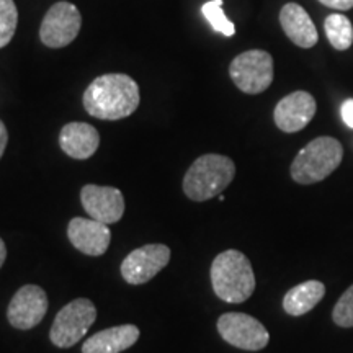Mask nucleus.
<instances>
[{"label": "nucleus", "instance_id": "nucleus-12", "mask_svg": "<svg viewBox=\"0 0 353 353\" xmlns=\"http://www.w3.org/2000/svg\"><path fill=\"white\" fill-rule=\"evenodd\" d=\"M314 97L304 90H296L286 95L276 103L273 120L278 130L283 132H298L311 123L316 114Z\"/></svg>", "mask_w": 353, "mask_h": 353}, {"label": "nucleus", "instance_id": "nucleus-11", "mask_svg": "<svg viewBox=\"0 0 353 353\" xmlns=\"http://www.w3.org/2000/svg\"><path fill=\"white\" fill-rule=\"evenodd\" d=\"M83 210L92 219L103 224L118 223L125 214V198L114 187H100V185H85L81 192Z\"/></svg>", "mask_w": 353, "mask_h": 353}, {"label": "nucleus", "instance_id": "nucleus-15", "mask_svg": "<svg viewBox=\"0 0 353 353\" xmlns=\"http://www.w3.org/2000/svg\"><path fill=\"white\" fill-rule=\"evenodd\" d=\"M280 25L286 37L303 50L316 46L319 41L316 25L312 23L309 13L299 3L290 2L281 8Z\"/></svg>", "mask_w": 353, "mask_h": 353}, {"label": "nucleus", "instance_id": "nucleus-25", "mask_svg": "<svg viewBox=\"0 0 353 353\" xmlns=\"http://www.w3.org/2000/svg\"><path fill=\"white\" fill-rule=\"evenodd\" d=\"M7 260V247H6V242L2 241V237H0V268H2V265L6 263Z\"/></svg>", "mask_w": 353, "mask_h": 353}, {"label": "nucleus", "instance_id": "nucleus-6", "mask_svg": "<svg viewBox=\"0 0 353 353\" xmlns=\"http://www.w3.org/2000/svg\"><path fill=\"white\" fill-rule=\"evenodd\" d=\"M229 76L244 94H262L273 82V57L262 50L242 52L229 65Z\"/></svg>", "mask_w": 353, "mask_h": 353}, {"label": "nucleus", "instance_id": "nucleus-4", "mask_svg": "<svg viewBox=\"0 0 353 353\" xmlns=\"http://www.w3.org/2000/svg\"><path fill=\"white\" fill-rule=\"evenodd\" d=\"M343 148L335 138L321 136L307 143L291 164V176L296 183L311 185L327 179L341 165Z\"/></svg>", "mask_w": 353, "mask_h": 353}, {"label": "nucleus", "instance_id": "nucleus-24", "mask_svg": "<svg viewBox=\"0 0 353 353\" xmlns=\"http://www.w3.org/2000/svg\"><path fill=\"white\" fill-rule=\"evenodd\" d=\"M7 143H8V131H7V126H6V123L0 120V159H2L3 152H6Z\"/></svg>", "mask_w": 353, "mask_h": 353}, {"label": "nucleus", "instance_id": "nucleus-18", "mask_svg": "<svg viewBox=\"0 0 353 353\" xmlns=\"http://www.w3.org/2000/svg\"><path fill=\"white\" fill-rule=\"evenodd\" d=\"M324 32L337 51H347L353 44V25L342 13H332L325 19Z\"/></svg>", "mask_w": 353, "mask_h": 353}, {"label": "nucleus", "instance_id": "nucleus-22", "mask_svg": "<svg viewBox=\"0 0 353 353\" xmlns=\"http://www.w3.org/2000/svg\"><path fill=\"white\" fill-rule=\"evenodd\" d=\"M319 2L324 3L325 7L334 8V10H341V12L350 10L353 7V0H319Z\"/></svg>", "mask_w": 353, "mask_h": 353}, {"label": "nucleus", "instance_id": "nucleus-7", "mask_svg": "<svg viewBox=\"0 0 353 353\" xmlns=\"http://www.w3.org/2000/svg\"><path fill=\"white\" fill-rule=\"evenodd\" d=\"M218 332L229 345L259 352L268 345L270 334L262 322L244 312H226L218 319Z\"/></svg>", "mask_w": 353, "mask_h": 353}, {"label": "nucleus", "instance_id": "nucleus-16", "mask_svg": "<svg viewBox=\"0 0 353 353\" xmlns=\"http://www.w3.org/2000/svg\"><path fill=\"white\" fill-rule=\"evenodd\" d=\"M139 327L132 324L114 325L88 337L82 353H121L139 341Z\"/></svg>", "mask_w": 353, "mask_h": 353}, {"label": "nucleus", "instance_id": "nucleus-8", "mask_svg": "<svg viewBox=\"0 0 353 353\" xmlns=\"http://www.w3.org/2000/svg\"><path fill=\"white\" fill-rule=\"evenodd\" d=\"M82 17L79 8L70 2H57L46 12L39 26V38L48 48L68 46L81 32Z\"/></svg>", "mask_w": 353, "mask_h": 353}, {"label": "nucleus", "instance_id": "nucleus-23", "mask_svg": "<svg viewBox=\"0 0 353 353\" xmlns=\"http://www.w3.org/2000/svg\"><path fill=\"white\" fill-rule=\"evenodd\" d=\"M341 113H342L343 123H345L348 128H353V100L343 101Z\"/></svg>", "mask_w": 353, "mask_h": 353}, {"label": "nucleus", "instance_id": "nucleus-2", "mask_svg": "<svg viewBox=\"0 0 353 353\" xmlns=\"http://www.w3.org/2000/svg\"><path fill=\"white\" fill-rule=\"evenodd\" d=\"M211 285L221 301L239 304L252 296L255 275L250 260L239 250H224L211 263Z\"/></svg>", "mask_w": 353, "mask_h": 353}, {"label": "nucleus", "instance_id": "nucleus-13", "mask_svg": "<svg viewBox=\"0 0 353 353\" xmlns=\"http://www.w3.org/2000/svg\"><path fill=\"white\" fill-rule=\"evenodd\" d=\"M68 237L79 252L100 257L108 250L112 232L107 224L88 218H72L68 226Z\"/></svg>", "mask_w": 353, "mask_h": 353}, {"label": "nucleus", "instance_id": "nucleus-21", "mask_svg": "<svg viewBox=\"0 0 353 353\" xmlns=\"http://www.w3.org/2000/svg\"><path fill=\"white\" fill-rule=\"evenodd\" d=\"M332 319L339 327H353V285L339 298L334 306Z\"/></svg>", "mask_w": 353, "mask_h": 353}, {"label": "nucleus", "instance_id": "nucleus-17", "mask_svg": "<svg viewBox=\"0 0 353 353\" xmlns=\"http://www.w3.org/2000/svg\"><path fill=\"white\" fill-rule=\"evenodd\" d=\"M325 294L324 283L317 280H307L291 288L283 298V309L290 316H303L316 307Z\"/></svg>", "mask_w": 353, "mask_h": 353}, {"label": "nucleus", "instance_id": "nucleus-9", "mask_svg": "<svg viewBox=\"0 0 353 353\" xmlns=\"http://www.w3.org/2000/svg\"><path fill=\"white\" fill-rule=\"evenodd\" d=\"M170 260V249L164 244H148L134 249L121 263V276L130 285H144L164 270Z\"/></svg>", "mask_w": 353, "mask_h": 353}, {"label": "nucleus", "instance_id": "nucleus-19", "mask_svg": "<svg viewBox=\"0 0 353 353\" xmlns=\"http://www.w3.org/2000/svg\"><path fill=\"white\" fill-rule=\"evenodd\" d=\"M205 19L210 21V25L213 26L214 32H218L224 37L231 38L236 34V26L231 20L228 19L226 13L223 10V0H210L206 2L201 8Z\"/></svg>", "mask_w": 353, "mask_h": 353}, {"label": "nucleus", "instance_id": "nucleus-20", "mask_svg": "<svg viewBox=\"0 0 353 353\" xmlns=\"http://www.w3.org/2000/svg\"><path fill=\"white\" fill-rule=\"evenodd\" d=\"M19 25V10L13 0H0V50L12 41Z\"/></svg>", "mask_w": 353, "mask_h": 353}, {"label": "nucleus", "instance_id": "nucleus-14", "mask_svg": "<svg viewBox=\"0 0 353 353\" xmlns=\"http://www.w3.org/2000/svg\"><path fill=\"white\" fill-rule=\"evenodd\" d=\"M59 144L65 156L85 161L97 152L100 145V134L88 123H68L59 134Z\"/></svg>", "mask_w": 353, "mask_h": 353}, {"label": "nucleus", "instance_id": "nucleus-1", "mask_svg": "<svg viewBox=\"0 0 353 353\" xmlns=\"http://www.w3.org/2000/svg\"><path fill=\"white\" fill-rule=\"evenodd\" d=\"M139 101V85L126 74L97 77L83 92V108L97 120L117 121L131 117Z\"/></svg>", "mask_w": 353, "mask_h": 353}, {"label": "nucleus", "instance_id": "nucleus-10", "mask_svg": "<svg viewBox=\"0 0 353 353\" xmlns=\"http://www.w3.org/2000/svg\"><path fill=\"white\" fill-rule=\"evenodd\" d=\"M48 307L46 291L38 285H25L13 294L7 307V319L12 327L30 330L44 319Z\"/></svg>", "mask_w": 353, "mask_h": 353}, {"label": "nucleus", "instance_id": "nucleus-3", "mask_svg": "<svg viewBox=\"0 0 353 353\" xmlns=\"http://www.w3.org/2000/svg\"><path fill=\"white\" fill-rule=\"evenodd\" d=\"M236 175L231 159L221 154H205L190 165L183 176V192L192 201H206L221 195Z\"/></svg>", "mask_w": 353, "mask_h": 353}, {"label": "nucleus", "instance_id": "nucleus-5", "mask_svg": "<svg viewBox=\"0 0 353 353\" xmlns=\"http://www.w3.org/2000/svg\"><path fill=\"white\" fill-rule=\"evenodd\" d=\"M97 319L95 304L87 298H77L57 312L50 330V339L56 347H74L85 337Z\"/></svg>", "mask_w": 353, "mask_h": 353}]
</instances>
